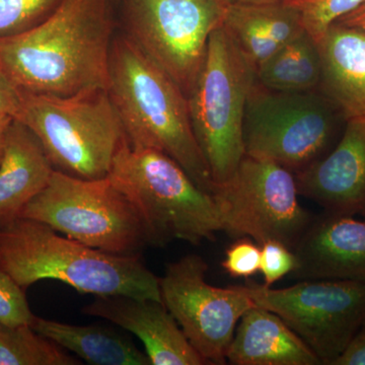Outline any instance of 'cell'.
Masks as SVG:
<instances>
[{
    "instance_id": "obj_1",
    "label": "cell",
    "mask_w": 365,
    "mask_h": 365,
    "mask_svg": "<svg viewBox=\"0 0 365 365\" xmlns=\"http://www.w3.org/2000/svg\"><path fill=\"white\" fill-rule=\"evenodd\" d=\"M114 30L112 0H62L39 25L0 38V73L36 95L108 90Z\"/></svg>"
},
{
    "instance_id": "obj_2",
    "label": "cell",
    "mask_w": 365,
    "mask_h": 365,
    "mask_svg": "<svg viewBox=\"0 0 365 365\" xmlns=\"http://www.w3.org/2000/svg\"><path fill=\"white\" fill-rule=\"evenodd\" d=\"M107 91L130 145L162 151L212 193L215 182L192 129L186 95L127 35L113 41Z\"/></svg>"
},
{
    "instance_id": "obj_3",
    "label": "cell",
    "mask_w": 365,
    "mask_h": 365,
    "mask_svg": "<svg viewBox=\"0 0 365 365\" xmlns=\"http://www.w3.org/2000/svg\"><path fill=\"white\" fill-rule=\"evenodd\" d=\"M0 261L25 290L39 281L54 280L93 297L127 295L163 302L160 278L140 255L91 248L30 218L0 228Z\"/></svg>"
},
{
    "instance_id": "obj_4",
    "label": "cell",
    "mask_w": 365,
    "mask_h": 365,
    "mask_svg": "<svg viewBox=\"0 0 365 365\" xmlns=\"http://www.w3.org/2000/svg\"><path fill=\"white\" fill-rule=\"evenodd\" d=\"M143 218L151 246L179 240L199 245L222 232L213 197L174 160L124 141L108 175Z\"/></svg>"
},
{
    "instance_id": "obj_5",
    "label": "cell",
    "mask_w": 365,
    "mask_h": 365,
    "mask_svg": "<svg viewBox=\"0 0 365 365\" xmlns=\"http://www.w3.org/2000/svg\"><path fill=\"white\" fill-rule=\"evenodd\" d=\"M21 96L18 121L37 137L55 170L81 179L108 177L127 138L107 90L69 97Z\"/></svg>"
},
{
    "instance_id": "obj_6",
    "label": "cell",
    "mask_w": 365,
    "mask_h": 365,
    "mask_svg": "<svg viewBox=\"0 0 365 365\" xmlns=\"http://www.w3.org/2000/svg\"><path fill=\"white\" fill-rule=\"evenodd\" d=\"M346 121L319 90L287 93L255 81L245 110V155L272 160L297 174L332 150Z\"/></svg>"
},
{
    "instance_id": "obj_7",
    "label": "cell",
    "mask_w": 365,
    "mask_h": 365,
    "mask_svg": "<svg viewBox=\"0 0 365 365\" xmlns=\"http://www.w3.org/2000/svg\"><path fill=\"white\" fill-rule=\"evenodd\" d=\"M255 69L220 25L211 33L202 67L187 100L192 129L215 185L245 157L242 126Z\"/></svg>"
},
{
    "instance_id": "obj_8",
    "label": "cell",
    "mask_w": 365,
    "mask_h": 365,
    "mask_svg": "<svg viewBox=\"0 0 365 365\" xmlns=\"http://www.w3.org/2000/svg\"><path fill=\"white\" fill-rule=\"evenodd\" d=\"M21 217L108 253L139 254L151 246L135 206L108 177L81 179L55 170Z\"/></svg>"
},
{
    "instance_id": "obj_9",
    "label": "cell",
    "mask_w": 365,
    "mask_h": 365,
    "mask_svg": "<svg viewBox=\"0 0 365 365\" xmlns=\"http://www.w3.org/2000/svg\"><path fill=\"white\" fill-rule=\"evenodd\" d=\"M211 195L222 232L252 237L259 245L277 241L294 250L314 220L299 202L294 173L264 158L245 155Z\"/></svg>"
},
{
    "instance_id": "obj_10",
    "label": "cell",
    "mask_w": 365,
    "mask_h": 365,
    "mask_svg": "<svg viewBox=\"0 0 365 365\" xmlns=\"http://www.w3.org/2000/svg\"><path fill=\"white\" fill-rule=\"evenodd\" d=\"M227 0H123L125 30L188 97Z\"/></svg>"
},
{
    "instance_id": "obj_11",
    "label": "cell",
    "mask_w": 365,
    "mask_h": 365,
    "mask_svg": "<svg viewBox=\"0 0 365 365\" xmlns=\"http://www.w3.org/2000/svg\"><path fill=\"white\" fill-rule=\"evenodd\" d=\"M257 307L279 316L321 360L332 365L365 325V283L302 280L274 289L249 281L244 287Z\"/></svg>"
},
{
    "instance_id": "obj_12",
    "label": "cell",
    "mask_w": 365,
    "mask_h": 365,
    "mask_svg": "<svg viewBox=\"0 0 365 365\" xmlns=\"http://www.w3.org/2000/svg\"><path fill=\"white\" fill-rule=\"evenodd\" d=\"M207 271L198 255L168 264L160 278V297L206 364H225L240 319L256 304L244 287L208 284Z\"/></svg>"
},
{
    "instance_id": "obj_13",
    "label": "cell",
    "mask_w": 365,
    "mask_h": 365,
    "mask_svg": "<svg viewBox=\"0 0 365 365\" xmlns=\"http://www.w3.org/2000/svg\"><path fill=\"white\" fill-rule=\"evenodd\" d=\"M299 195L326 212L354 216L365 210V116L346 121L325 157L294 174Z\"/></svg>"
},
{
    "instance_id": "obj_14",
    "label": "cell",
    "mask_w": 365,
    "mask_h": 365,
    "mask_svg": "<svg viewBox=\"0 0 365 365\" xmlns=\"http://www.w3.org/2000/svg\"><path fill=\"white\" fill-rule=\"evenodd\" d=\"M83 314L107 319L135 335L151 365L206 364L163 302L127 295L95 297Z\"/></svg>"
},
{
    "instance_id": "obj_15",
    "label": "cell",
    "mask_w": 365,
    "mask_h": 365,
    "mask_svg": "<svg viewBox=\"0 0 365 365\" xmlns=\"http://www.w3.org/2000/svg\"><path fill=\"white\" fill-rule=\"evenodd\" d=\"M292 251L297 279L365 283V220L326 212L314 218Z\"/></svg>"
},
{
    "instance_id": "obj_16",
    "label": "cell",
    "mask_w": 365,
    "mask_h": 365,
    "mask_svg": "<svg viewBox=\"0 0 365 365\" xmlns=\"http://www.w3.org/2000/svg\"><path fill=\"white\" fill-rule=\"evenodd\" d=\"M317 41L322 61L319 90L346 120L365 116V30L334 23Z\"/></svg>"
},
{
    "instance_id": "obj_17",
    "label": "cell",
    "mask_w": 365,
    "mask_h": 365,
    "mask_svg": "<svg viewBox=\"0 0 365 365\" xmlns=\"http://www.w3.org/2000/svg\"><path fill=\"white\" fill-rule=\"evenodd\" d=\"M54 167L32 131L14 120L0 160V228L23 215L51 179Z\"/></svg>"
},
{
    "instance_id": "obj_18",
    "label": "cell",
    "mask_w": 365,
    "mask_h": 365,
    "mask_svg": "<svg viewBox=\"0 0 365 365\" xmlns=\"http://www.w3.org/2000/svg\"><path fill=\"white\" fill-rule=\"evenodd\" d=\"M235 365H319L313 350L273 312L255 306L240 319L228 347Z\"/></svg>"
},
{
    "instance_id": "obj_19",
    "label": "cell",
    "mask_w": 365,
    "mask_h": 365,
    "mask_svg": "<svg viewBox=\"0 0 365 365\" xmlns=\"http://www.w3.org/2000/svg\"><path fill=\"white\" fill-rule=\"evenodd\" d=\"M222 26L255 72L304 31L299 11L292 2L228 4Z\"/></svg>"
},
{
    "instance_id": "obj_20",
    "label": "cell",
    "mask_w": 365,
    "mask_h": 365,
    "mask_svg": "<svg viewBox=\"0 0 365 365\" xmlns=\"http://www.w3.org/2000/svg\"><path fill=\"white\" fill-rule=\"evenodd\" d=\"M32 327L66 351L93 365H151L130 338L100 325L78 326L36 316Z\"/></svg>"
},
{
    "instance_id": "obj_21",
    "label": "cell",
    "mask_w": 365,
    "mask_h": 365,
    "mask_svg": "<svg viewBox=\"0 0 365 365\" xmlns=\"http://www.w3.org/2000/svg\"><path fill=\"white\" fill-rule=\"evenodd\" d=\"M255 81L269 90H319L322 61L317 41L306 30L257 68Z\"/></svg>"
},
{
    "instance_id": "obj_22",
    "label": "cell",
    "mask_w": 365,
    "mask_h": 365,
    "mask_svg": "<svg viewBox=\"0 0 365 365\" xmlns=\"http://www.w3.org/2000/svg\"><path fill=\"white\" fill-rule=\"evenodd\" d=\"M76 356L32 325L0 323V365H78Z\"/></svg>"
},
{
    "instance_id": "obj_23",
    "label": "cell",
    "mask_w": 365,
    "mask_h": 365,
    "mask_svg": "<svg viewBox=\"0 0 365 365\" xmlns=\"http://www.w3.org/2000/svg\"><path fill=\"white\" fill-rule=\"evenodd\" d=\"M62 0H0V38L26 32L47 19Z\"/></svg>"
},
{
    "instance_id": "obj_24",
    "label": "cell",
    "mask_w": 365,
    "mask_h": 365,
    "mask_svg": "<svg viewBox=\"0 0 365 365\" xmlns=\"http://www.w3.org/2000/svg\"><path fill=\"white\" fill-rule=\"evenodd\" d=\"M304 30L318 40L329 26L365 4V0H295Z\"/></svg>"
},
{
    "instance_id": "obj_25",
    "label": "cell",
    "mask_w": 365,
    "mask_h": 365,
    "mask_svg": "<svg viewBox=\"0 0 365 365\" xmlns=\"http://www.w3.org/2000/svg\"><path fill=\"white\" fill-rule=\"evenodd\" d=\"M36 316L19 285L0 261V323L9 326L32 325Z\"/></svg>"
},
{
    "instance_id": "obj_26",
    "label": "cell",
    "mask_w": 365,
    "mask_h": 365,
    "mask_svg": "<svg viewBox=\"0 0 365 365\" xmlns=\"http://www.w3.org/2000/svg\"><path fill=\"white\" fill-rule=\"evenodd\" d=\"M260 272L264 285L271 287L297 269V257L292 249L282 242L267 241L260 245Z\"/></svg>"
},
{
    "instance_id": "obj_27",
    "label": "cell",
    "mask_w": 365,
    "mask_h": 365,
    "mask_svg": "<svg viewBox=\"0 0 365 365\" xmlns=\"http://www.w3.org/2000/svg\"><path fill=\"white\" fill-rule=\"evenodd\" d=\"M261 247L258 242L241 239L225 251L222 267L235 278H250L260 271Z\"/></svg>"
},
{
    "instance_id": "obj_28",
    "label": "cell",
    "mask_w": 365,
    "mask_h": 365,
    "mask_svg": "<svg viewBox=\"0 0 365 365\" xmlns=\"http://www.w3.org/2000/svg\"><path fill=\"white\" fill-rule=\"evenodd\" d=\"M21 110V91L0 73V114L18 120Z\"/></svg>"
},
{
    "instance_id": "obj_29",
    "label": "cell",
    "mask_w": 365,
    "mask_h": 365,
    "mask_svg": "<svg viewBox=\"0 0 365 365\" xmlns=\"http://www.w3.org/2000/svg\"><path fill=\"white\" fill-rule=\"evenodd\" d=\"M332 365H365V325Z\"/></svg>"
},
{
    "instance_id": "obj_30",
    "label": "cell",
    "mask_w": 365,
    "mask_h": 365,
    "mask_svg": "<svg viewBox=\"0 0 365 365\" xmlns=\"http://www.w3.org/2000/svg\"><path fill=\"white\" fill-rule=\"evenodd\" d=\"M335 23L341 24V25L356 26V28H361L365 30V4L353 11L352 13L346 14L345 16L339 19Z\"/></svg>"
},
{
    "instance_id": "obj_31",
    "label": "cell",
    "mask_w": 365,
    "mask_h": 365,
    "mask_svg": "<svg viewBox=\"0 0 365 365\" xmlns=\"http://www.w3.org/2000/svg\"><path fill=\"white\" fill-rule=\"evenodd\" d=\"M14 118L7 115L0 114V160L4 155V148H6L7 134L9 128L14 122Z\"/></svg>"
},
{
    "instance_id": "obj_32",
    "label": "cell",
    "mask_w": 365,
    "mask_h": 365,
    "mask_svg": "<svg viewBox=\"0 0 365 365\" xmlns=\"http://www.w3.org/2000/svg\"><path fill=\"white\" fill-rule=\"evenodd\" d=\"M292 1L295 0H227L228 4H277Z\"/></svg>"
},
{
    "instance_id": "obj_33",
    "label": "cell",
    "mask_w": 365,
    "mask_h": 365,
    "mask_svg": "<svg viewBox=\"0 0 365 365\" xmlns=\"http://www.w3.org/2000/svg\"><path fill=\"white\" fill-rule=\"evenodd\" d=\"M361 215H364L365 217V210L364 211V212L361 213Z\"/></svg>"
}]
</instances>
